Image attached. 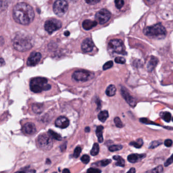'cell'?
<instances>
[{
  "instance_id": "f1b7e54d",
  "label": "cell",
  "mask_w": 173,
  "mask_h": 173,
  "mask_svg": "<svg viewBox=\"0 0 173 173\" xmlns=\"http://www.w3.org/2000/svg\"><path fill=\"white\" fill-rule=\"evenodd\" d=\"M111 163V159H104V160L100 161H99L98 163H96L98 165H100V166H102V167H106L107 165H108L109 164H110Z\"/></svg>"
},
{
  "instance_id": "b9f144b4",
  "label": "cell",
  "mask_w": 173,
  "mask_h": 173,
  "mask_svg": "<svg viewBox=\"0 0 173 173\" xmlns=\"http://www.w3.org/2000/svg\"><path fill=\"white\" fill-rule=\"evenodd\" d=\"M86 2L90 5H94L99 2L101 0H85Z\"/></svg>"
},
{
  "instance_id": "7bdbcfd3",
  "label": "cell",
  "mask_w": 173,
  "mask_h": 173,
  "mask_svg": "<svg viewBox=\"0 0 173 173\" xmlns=\"http://www.w3.org/2000/svg\"><path fill=\"white\" fill-rule=\"evenodd\" d=\"M127 173H136V170L134 168V167H132V168H131V169L129 170V171L127 172Z\"/></svg>"
},
{
  "instance_id": "7dc6e473",
  "label": "cell",
  "mask_w": 173,
  "mask_h": 173,
  "mask_svg": "<svg viewBox=\"0 0 173 173\" xmlns=\"http://www.w3.org/2000/svg\"><path fill=\"white\" fill-rule=\"evenodd\" d=\"M70 34V33L69 31H65V32L64 33V35H65V36H69Z\"/></svg>"
},
{
  "instance_id": "e0dca14e",
  "label": "cell",
  "mask_w": 173,
  "mask_h": 173,
  "mask_svg": "<svg viewBox=\"0 0 173 173\" xmlns=\"http://www.w3.org/2000/svg\"><path fill=\"white\" fill-rule=\"evenodd\" d=\"M146 156L145 154H131L128 156V160L130 163H136L138 162Z\"/></svg>"
},
{
  "instance_id": "277c9868",
  "label": "cell",
  "mask_w": 173,
  "mask_h": 173,
  "mask_svg": "<svg viewBox=\"0 0 173 173\" xmlns=\"http://www.w3.org/2000/svg\"><path fill=\"white\" fill-rule=\"evenodd\" d=\"M143 32L145 35L148 37H159L165 36L167 31L165 27L161 23H159L152 26L147 27Z\"/></svg>"
},
{
  "instance_id": "30bf717a",
  "label": "cell",
  "mask_w": 173,
  "mask_h": 173,
  "mask_svg": "<svg viewBox=\"0 0 173 173\" xmlns=\"http://www.w3.org/2000/svg\"><path fill=\"white\" fill-rule=\"evenodd\" d=\"M111 17V13L108 10L106 9H103L96 13L95 19L97 23L100 25H103L110 20Z\"/></svg>"
},
{
  "instance_id": "74e56055",
  "label": "cell",
  "mask_w": 173,
  "mask_h": 173,
  "mask_svg": "<svg viewBox=\"0 0 173 173\" xmlns=\"http://www.w3.org/2000/svg\"><path fill=\"white\" fill-rule=\"evenodd\" d=\"M173 163V154L171 155V157L167 159L166 161L164 163L165 167H167Z\"/></svg>"
},
{
  "instance_id": "44dd1931",
  "label": "cell",
  "mask_w": 173,
  "mask_h": 173,
  "mask_svg": "<svg viewBox=\"0 0 173 173\" xmlns=\"http://www.w3.org/2000/svg\"><path fill=\"white\" fill-rule=\"evenodd\" d=\"M116 88L115 85L111 84L107 88L106 90V94L108 96H113L116 94Z\"/></svg>"
},
{
  "instance_id": "ee69618b",
  "label": "cell",
  "mask_w": 173,
  "mask_h": 173,
  "mask_svg": "<svg viewBox=\"0 0 173 173\" xmlns=\"http://www.w3.org/2000/svg\"><path fill=\"white\" fill-rule=\"evenodd\" d=\"M149 4H153L155 2L156 0H146Z\"/></svg>"
},
{
  "instance_id": "ac0fdd59",
  "label": "cell",
  "mask_w": 173,
  "mask_h": 173,
  "mask_svg": "<svg viewBox=\"0 0 173 173\" xmlns=\"http://www.w3.org/2000/svg\"><path fill=\"white\" fill-rule=\"evenodd\" d=\"M98 23L96 21H92L90 20H85L82 23V27L85 30H90L96 26Z\"/></svg>"
},
{
  "instance_id": "484cf974",
  "label": "cell",
  "mask_w": 173,
  "mask_h": 173,
  "mask_svg": "<svg viewBox=\"0 0 173 173\" xmlns=\"http://www.w3.org/2000/svg\"><path fill=\"white\" fill-rule=\"evenodd\" d=\"M160 115H161V118H163V119L165 120V122H169L171 121L172 115L170 112H163V113H161Z\"/></svg>"
},
{
  "instance_id": "d4e9b609",
  "label": "cell",
  "mask_w": 173,
  "mask_h": 173,
  "mask_svg": "<svg viewBox=\"0 0 173 173\" xmlns=\"http://www.w3.org/2000/svg\"><path fill=\"white\" fill-rule=\"evenodd\" d=\"M100 150V147L98 143H94L92 150L90 151V154L92 156H96L98 154Z\"/></svg>"
},
{
  "instance_id": "f35d334b",
  "label": "cell",
  "mask_w": 173,
  "mask_h": 173,
  "mask_svg": "<svg viewBox=\"0 0 173 173\" xmlns=\"http://www.w3.org/2000/svg\"><path fill=\"white\" fill-rule=\"evenodd\" d=\"M87 172L90 173H101L102 171L99 169L90 168V169H88Z\"/></svg>"
},
{
  "instance_id": "ab89813d",
  "label": "cell",
  "mask_w": 173,
  "mask_h": 173,
  "mask_svg": "<svg viewBox=\"0 0 173 173\" xmlns=\"http://www.w3.org/2000/svg\"><path fill=\"white\" fill-rule=\"evenodd\" d=\"M140 121L142 122L143 123H145V124H155L153 122H151L149 120H148L146 118H143L140 119Z\"/></svg>"
},
{
  "instance_id": "cb8c5ba5",
  "label": "cell",
  "mask_w": 173,
  "mask_h": 173,
  "mask_svg": "<svg viewBox=\"0 0 173 173\" xmlns=\"http://www.w3.org/2000/svg\"><path fill=\"white\" fill-rule=\"evenodd\" d=\"M143 143V141L142 139H138L136 141L131 142L130 143V145L134 146L136 148H140L142 146Z\"/></svg>"
},
{
  "instance_id": "7c38bea8",
  "label": "cell",
  "mask_w": 173,
  "mask_h": 173,
  "mask_svg": "<svg viewBox=\"0 0 173 173\" xmlns=\"http://www.w3.org/2000/svg\"><path fill=\"white\" fill-rule=\"evenodd\" d=\"M42 58V55L40 52H33L31 53L27 61L28 66H35L39 63Z\"/></svg>"
},
{
  "instance_id": "83f0119b",
  "label": "cell",
  "mask_w": 173,
  "mask_h": 173,
  "mask_svg": "<svg viewBox=\"0 0 173 173\" xmlns=\"http://www.w3.org/2000/svg\"><path fill=\"white\" fill-rule=\"evenodd\" d=\"M123 148L121 145H113L109 147V150L111 152H114L120 150Z\"/></svg>"
},
{
  "instance_id": "c3c4849f",
  "label": "cell",
  "mask_w": 173,
  "mask_h": 173,
  "mask_svg": "<svg viewBox=\"0 0 173 173\" xmlns=\"http://www.w3.org/2000/svg\"><path fill=\"white\" fill-rule=\"evenodd\" d=\"M1 65L2 66L3 65L4 63L5 64V61L4 59H3L2 58H1Z\"/></svg>"
},
{
  "instance_id": "4dcf8cb0",
  "label": "cell",
  "mask_w": 173,
  "mask_h": 173,
  "mask_svg": "<svg viewBox=\"0 0 173 173\" xmlns=\"http://www.w3.org/2000/svg\"><path fill=\"white\" fill-rule=\"evenodd\" d=\"M114 121L116 127H117L118 128H122L124 126L121 120L118 117H116L114 118Z\"/></svg>"
},
{
  "instance_id": "8992f818",
  "label": "cell",
  "mask_w": 173,
  "mask_h": 173,
  "mask_svg": "<svg viewBox=\"0 0 173 173\" xmlns=\"http://www.w3.org/2000/svg\"><path fill=\"white\" fill-rule=\"evenodd\" d=\"M69 5L65 0H57L53 6V10L55 14L59 17H62L67 12Z\"/></svg>"
},
{
  "instance_id": "d590c367",
  "label": "cell",
  "mask_w": 173,
  "mask_h": 173,
  "mask_svg": "<svg viewBox=\"0 0 173 173\" xmlns=\"http://www.w3.org/2000/svg\"><path fill=\"white\" fill-rule=\"evenodd\" d=\"M115 61L116 63L124 64V63H125L126 60L123 57H117L115 59Z\"/></svg>"
},
{
  "instance_id": "836d02e7",
  "label": "cell",
  "mask_w": 173,
  "mask_h": 173,
  "mask_svg": "<svg viewBox=\"0 0 173 173\" xmlns=\"http://www.w3.org/2000/svg\"><path fill=\"white\" fill-rule=\"evenodd\" d=\"M113 65V62L112 61H107L104 64L103 69L104 70H107L112 68Z\"/></svg>"
},
{
  "instance_id": "ba28073f",
  "label": "cell",
  "mask_w": 173,
  "mask_h": 173,
  "mask_svg": "<svg viewBox=\"0 0 173 173\" xmlns=\"http://www.w3.org/2000/svg\"><path fill=\"white\" fill-rule=\"evenodd\" d=\"M108 46L115 53L121 54H126L123 48V43L120 39H113L108 43Z\"/></svg>"
},
{
  "instance_id": "52a82bcc",
  "label": "cell",
  "mask_w": 173,
  "mask_h": 173,
  "mask_svg": "<svg viewBox=\"0 0 173 173\" xmlns=\"http://www.w3.org/2000/svg\"><path fill=\"white\" fill-rule=\"evenodd\" d=\"M94 73L91 72L80 70L74 73L72 78L76 81L86 82L94 77Z\"/></svg>"
},
{
  "instance_id": "9c48e42d",
  "label": "cell",
  "mask_w": 173,
  "mask_h": 173,
  "mask_svg": "<svg viewBox=\"0 0 173 173\" xmlns=\"http://www.w3.org/2000/svg\"><path fill=\"white\" fill-rule=\"evenodd\" d=\"M62 26L61 22L56 19H51L46 21L44 25L45 30L49 34H51L59 30Z\"/></svg>"
},
{
  "instance_id": "681fc988",
  "label": "cell",
  "mask_w": 173,
  "mask_h": 173,
  "mask_svg": "<svg viewBox=\"0 0 173 173\" xmlns=\"http://www.w3.org/2000/svg\"><path fill=\"white\" fill-rule=\"evenodd\" d=\"M172 120H173V118H172Z\"/></svg>"
},
{
  "instance_id": "60d3db41",
  "label": "cell",
  "mask_w": 173,
  "mask_h": 173,
  "mask_svg": "<svg viewBox=\"0 0 173 173\" xmlns=\"http://www.w3.org/2000/svg\"><path fill=\"white\" fill-rule=\"evenodd\" d=\"M164 144L166 147H171L173 144V141L171 139H167L165 141Z\"/></svg>"
},
{
  "instance_id": "f546056e",
  "label": "cell",
  "mask_w": 173,
  "mask_h": 173,
  "mask_svg": "<svg viewBox=\"0 0 173 173\" xmlns=\"http://www.w3.org/2000/svg\"><path fill=\"white\" fill-rule=\"evenodd\" d=\"M163 143L161 140L154 141H153L150 144V146L149 147V149H154L161 145Z\"/></svg>"
},
{
  "instance_id": "5bb4252c",
  "label": "cell",
  "mask_w": 173,
  "mask_h": 173,
  "mask_svg": "<svg viewBox=\"0 0 173 173\" xmlns=\"http://www.w3.org/2000/svg\"><path fill=\"white\" fill-rule=\"evenodd\" d=\"M69 123V120L65 116H59L55 121V126L63 129L68 127Z\"/></svg>"
},
{
  "instance_id": "9a60e30c",
  "label": "cell",
  "mask_w": 173,
  "mask_h": 173,
  "mask_svg": "<svg viewBox=\"0 0 173 173\" xmlns=\"http://www.w3.org/2000/svg\"><path fill=\"white\" fill-rule=\"evenodd\" d=\"M23 131L28 134H33L36 132V128L32 122H27L23 127Z\"/></svg>"
},
{
  "instance_id": "8fae6325",
  "label": "cell",
  "mask_w": 173,
  "mask_h": 173,
  "mask_svg": "<svg viewBox=\"0 0 173 173\" xmlns=\"http://www.w3.org/2000/svg\"><path fill=\"white\" fill-rule=\"evenodd\" d=\"M121 94L122 97L126 101V102L129 104L130 106L132 107H134L136 106V100L130 95L128 90H126L125 87L121 86Z\"/></svg>"
},
{
  "instance_id": "d6986e66",
  "label": "cell",
  "mask_w": 173,
  "mask_h": 173,
  "mask_svg": "<svg viewBox=\"0 0 173 173\" xmlns=\"http://www.w3.org/2000/svg\"><path fill=\"white\" fill-rule=\"evenodd\" d=\"M104 130V127L102 125H99L96 128V136H98V141L99 143L103 142L104 138L103 136V130Z\"/></svg>"
},
{
  "instance_id": "f6af8a7d",
  "label": "cell",
  "mask_w": 173,
  "mask_h": 173,
  "mask_svg": "<svg viewBox=\"0 0 173 173\" xmlns=\"http://www.w3.org/2000/svg\"><path fill=\"white\" fill-rule=\"evenodd\" d=\"M90 127H86L85 128V132H90Z\"/></svg>"
},
{
  "instance_id": "d6a6232c",
  "label": "cell",
  "mask_w": 173,
  "mask_h": 173,
  "mask_svg": "<svg viewBox=\"0 0 173 173\" xmlns=\"http://www.w3.org/2000/svg\"><path fill=\"white\" fill-rule=\"evenodd\" d=\"M82 149L80 147L78 146L74 150V152L73 153V157L75 158H78L79 156L80 153L81 152Z\"/></svg>"
},
{
  "instance_id": "7402d4cb",
  "label": "cell",
  "mask_w": 173,
  "mask_h": 173,
  "mask_svg": "<svg viewBox=\"0 0 173 173\" xmlns=\"http://www.w3.org/2000/svg\"><path fill=\"white\" fill-rule=\"evenodd\" d=\"M108 117H109V113L108 111L106 110L102 111L98 114V118L102 122H105Z\"/></svg>"
},
{
  "instance_id": "ffe728a7",
  "label": "cell",
  "mask_w": 173,
  "mask_h": 173,
  "mask_svg": "<svg viewBox=\"0 0 173 173\" xmlns=\"http://www.w3.org/2000/svg\"><path fill=\"white\" fill-rule=\"evenodd\" d=\"M32 110L33 112L36 114H41L44 110L43 104H34L32 106Z\"/></svg>"
},
{
  "instance_id": "e575fe53",
  "label": "cell",
  "mask_w": 173,
  "mask_h": 173,
  "mask_svg": "<svg viewBox=\"0 0 173 173\" xmlns=\"http://www.w3.org/2000/svg\"><path fill=\"white\" fill-rule=\"evenodd\" d=\"M81 161H82V163H85V164H87L88 163L90 162V157L88 155L85 154L83 155L81 158Z\"/></svg>"
},
{
  "instance_id": "603a6c76",
  "label": "cell",
  "mask_w": 173,
  "mask_h": 173,
  "mask_svg": "<svg viewBox=\"0 0 173 173\" xmlns=\"http://www.w3.org/2000/svg\"><path fill=\"white\" fill-rule=\"evenodd\" d=\"M113 159L114 160L117 161V163H115L116 166H119V167H124L125 165V161L124 159L122 157L118 156V155H114L113 157Z\"/></svg>"
},
{
  "instance_id": "8d00e7d4",
  "label": "cell",
  "mask_w": 173,
  "mask_h": 173,
  "mask_svg": "<svg viewBox=\"0 0 173 173\" xmlns=\"http://www.w3.org/2000/svg\"><path fill=\"white\" fill-rule=\"evenodd\" d=\"M163 167L162 165H160L154 169H153L151 171V172H152V173H161V172H163Z\"/></svg>"
},
{
  "instance_id": "7a4b0ae2",
  "label": "cell",
  "mask_w": 173,
  "mask_h": 173,
  "mask_svg": "<svg viewBox=\"0 0 173 173\" xmlns=\"http://www.w3.org/2000/svg\"><path fill=\"white\" fill-rule=\"evenodd\" d=\"M13 45L17 51L25 52L31 49L33 46V41L29 36L19 34L13 41Z\"/></svg>"
},
{
  "instance_id": "4fadbf2b",
  "label": "cell",
  "mask_w": 173,
  "mask_h": 173,
  "mask_svg": "<svg viewBox=\"0 0 173 173\" xmlns=\"http://www.w3.org/2000/svg\"><path fill=\"white\" fill-rule=\"evenodd\" d=\"M94 47V42L90 38L85 39L81 44V49L85 53L90 52L93 50Z\"/></svg>"
},
{
  "instance_id": "bcb514c9",
  "label": "cell",
  "mask_w": 173,
  "mask_h": 173,
  "mask_svg": "<svg viewBox=\"0 0 173 173\" xmlns=\"http://www.w3.org/2000/svg\"><path fill=\"white\" fill-rule=\"evenodd\" d=\"M63 173H70V171L67 169H64L63 172H62Z\"/></svg>"
},
{
  "instance_id": "1f68e13d",
  "label": "cell",
  "mask_w": 173,
  "mask_h": 173,
  "mask_svg": "<svg viewBox=\"0 0 173 173\" xmlns=\"http://www.w3.org/2000/svg\"><path fill=\"white\" fill-rule=\"evenodd\" d=\"M124 2L123 0H115V4L117 8L120 9L124 5Z\"/></svg>"
},
{
  "instance_id": "2e32d148",
  "label": "cell",
  "mask_w": 173,
  "mask_h": 173,
  "mask_svg": "<svg viewBox=\"0 0 173 173\" xmlns=\"http://www.w3.org/2000/svg\"><path fill=\"white\" fill-rule=\"evenodd\" d=\"M158 62L159 60L157 57H155L154 56H151L147 64V69L148 71L149 72L152 71L157 65Z\"/></svg>"
},
{
  "instance_id": "6da1fadb",
  "label": "cell",
  "mask_w": 173,
  "mask_h": 173,
  "mask_svg": "<svg viewBox=\"0 0 173 173\" xmlns=\"http://www.w3.org/2000/svg\"><path fill=\"white\" fill-rule=\"evenodd\" d=\"M13 17L19 24L29 25L35 17V13L32 7L26 3H19L13 10Z\"/></svg>"
},
{
  "instance_id": "4316f807",
  "label": "cell",
  "mask_w": 173,
  "mask_h": 173,
  "mask_svg": "<svg viewBox=\"0 0 173 173\" xmlns=\"http://www.w3.org/2000/svg\"><path fill=\"white\" fill-rule=\"evenodd\" d=\"M48 132V134L52 137V138L59 141H61L62 139L61 136L60 134H57V132H54V131L51 130H49Z\"/></svg>"
},
{
  "instance_id": "3957f363",
  "label": "cell",
  "mask_w": 173,
  "mask_h": 173,
  "mask_svg": "<svg viewBox=\"0 0 173 173\" xmlns=\"http://www.w3.org/2000/svg\"><path fill=\"white\" fill-rule=\"evenodd\" d=\"M30 88L32 92L40 93L43 91L49 90L51 86L48 84V80L43 77H36L31 80Z\"/></svg>"
},
{
  "instance_id": "5b68a950",
  "label": "cell",
  "mask_w": 173,
  "mask_h": 173,
  "mask_svg": "<svg viewBox=\"0 0 173 173\" xmlns=\"http://www.w3.org/2000/svg\"><path fill=\"white\" fill-rule=\"evenodd\" d=\"M38 144L40 148L43 150H50L53 146V141L52 137L50 135L45 134L40 135L37 140Z\"/></svg>"
}]
</instances>
